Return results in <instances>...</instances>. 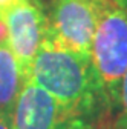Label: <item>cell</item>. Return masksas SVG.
Segmentation results:
<instances>
[{
  "label": "cell",
  "instance_id": "5",
  "mask_svg": "<svg viewBox=\"0 0 127 129\" xmlns=\"http://www.w3.org/2000/svg\"><path fill=\"white\" fill-rule=\"evenodd\" d=\"M9 48L19 61L25 80L47 32V17L35 0H23L5 17Z\"/></svg>",
  "mask_w": 127,
  "mask_h": 129
},
{
  "label": "cell",
  "instance_id": "8",
  "mask_svg": "<svg viewBox=\"0 0 127 129\" xmlns=\"http://www.w3.org/2000/svg\"><path fill=\"white\" fill-rule=\"evenodd\" d=\"M20 2H23V0H0V19L5 20L6 14H8L14 6H17Z\"/></svg>",
  "mask_w": 127,
  "mask_h": 129
},
{
  "label": "cell",
  "instance_id": "3",
  "mask_svg": "<svg viewBox=\"0 0 127 129\" xmlns=\"http://www.w3.org/2000/svg\"><path fill=\"white\" fill-rule=\"evenodd\" d=\"M112 0H52L46 37L57 45L90 55L98 19Z\"/></svg>",
  "mask_w": 127,
  "mask_h": 129
},
{
  "label": "cell",
  "instance_id": "11",
  "mask_svg": "<svg viewBox=\"0 0 127 129\" xmlns=\"http://www.w3.org/2000/svg\"><path fill=\"white\" fill-rule=\"evenodd\" d=\"M116 2H118L121 6H124V8L127 9V0H116Z\"/></svg>",
  "mask_w": 127,
  "mask_h": 129
},
{
  "label": "cell",
  "instance_id": "4",
  "mask_svg": "<svg viewBox=\"0 0 127 129\" xmlns=\"http://www.w3.org/2000/svg\"><path fill=\"white\" fill-rule=\"evenodd\" d=\"M12 129H87V120L26 78L11 112Z\"/></svg>",
  "mask_w": 127,
  "mask_h": 129
},
{
  "label": "cell",
  "instance_id": "1",
  "mask_svg": "<svg viewBox=\"0 0 127 129\" xmlns=\"http://www.w3.org/2000/svg\"><path fill=\"white\" fill-rule=\"evenodd\" d=\"M28 78L84 120L106 103L90 55L63 48L47 37L32 61Z\"/></svg>",
  "mask_w": 127,
  "mask_h": 129
},
{
  "label": "cell",
  "instance_id": "6",
  "mask_svg": "<svg viewBox=\"0 0 127 129\" xmlns=\"http://www.w3.org/2000/svg\"><path fill=\"white\" fill-rule=\"evenodd\" d=\"M23 83V72L9 45H0V112L8 118H11Z\"/></svg>",
  "mask_w": 127,
  "mask_h": 129
},
{
  "label": "cell",
  "instance_id": "2",
  "mask_svg": "<svg viewBox=\"0 0 127 129\" xmlns=\"http://www.w3.org/2000/svg\"><path fill=\"white\" fill-rule=\"evenodd\" d=\"M90 58L107 105L119 100L127 72V9L112 0L100 15L90 46Z\"/></svg>",
  "mask_w": 127,
  "mask_h": 129
},
{
  "label": "cell",
  "instance_id": "7",
  "mask_svg": "<svg viewBox=\"0 0 127 129\" xmlns=\"http://www.w3.org/2000/svg\"><path fill=\"white\" fill-rule=\"evenodd\" d=\"M118 103L121 105V115L116 123V129H127V72L121 82V89H119V100Z\"/></svg>",
  "mask_w": 127,
  "mask_h": 129
},
{
  "label": "cell",
  "instance_id": "9",
  "mask_svg": "<svg viewBox=\"0 0 127 129\" xmlns=\"http://www.w3.org/2000/svg\"><path fill=\"white\" fill-rule=\"evenodd\" d=\"M9 42V36H8V26L5 23V20L0 19V45H8Z\"/></svg>",
  "mask_w": 127,
  "mask_h": 129
},
{
  "label": "cell",
  "instance_id": "10",
  "mask_svg": "<svg viewBox=\"0 0 127 129\" xmlns=\"http://www.w3.org/2000/svg\"><path fill=\"white\" fill-rule=\"evenodd\" d=\"M0 129H12L9 118L5 114H2V112H0Z\"/></svg>",
  "mask_w": 127,
  "mask_h": 129
}]
</instances>
